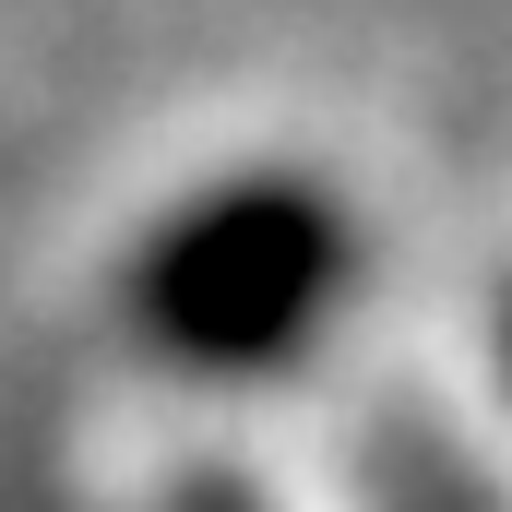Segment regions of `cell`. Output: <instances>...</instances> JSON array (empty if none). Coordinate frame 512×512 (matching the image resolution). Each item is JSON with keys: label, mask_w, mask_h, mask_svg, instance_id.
Listing matches in <instances>:
<instances>
[{"label": "cell", "mask_w": 512, "mask_h": 512, "mask_svg": "<svg viewBox=\"0 0 512 512\" xmlns=\"http://www.w3.org/2000/svg\"><path fill=\"white\" fill-rule=\"evenodd\" d=\"M346 262H358V227L310 167H239V179L191 191L131 251L120 298H131V334L167 370L239 382V370H286L334 322Z\"/></svg>", "instance_id": "cell-1"}, {"label": "cell", "mask_w": 512, "mask_h": 512, "mask_svg": "<svg viewBox=\"0 0 512 512\" xmlns=\"http://www.w3.org/2000/svg\"><path fill=\"white\" fill-rule=\"evenodd\" d=\"M501 370H512V310H501Z\"/></svg>", "instance_id": "cell-2"}]
</instances>
